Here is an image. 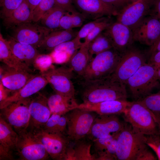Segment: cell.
Returning a JSON list of instances; mask_svg holds the SVG:
<instances>
[{
	"instance_id": "cell-1",
	"label": "cell",
	"mask_w": 160,
	"mask_h": 160,
	"mask_svg": "<svg viewBox=\"0 0 160 160\" xmlns=\"http://www.w3.org/2000/svg\"><path fill=\"white\" fill-rule=\"evenodd\" d=\"M81 79L78 84L83 103H94L110 100H127L126 85L112 81L110 77L95 80Z\"/></svg>"
},
{
	"instance_id": "cell-2",
	"label": "cell",
	"mask_w": 160,
	"mask_h": 160,
	"mask_svg": "<svg viewBox=\"0 0 160 160\" xmlns=\"http://www.w3.org/2000/svg\"><path fill=\"white\" fill-rule=\"evenodd\" d=\"M122 54L112 48L96 55L89 61L80 78L90 80L110 77L116 69Z\"/></svg>"
},
{
	"instance_id": "cell-3",
	"label": "cell",
	"mask_w": 160,
	"mask_h": 160,
	"mask_svg": "<svg viewBox=\"0 0 160 160\" xmlns=\"http://www.w3.org/2000/svg\"><path fill=\"white\" fill-rule=\"evenodd\" d=\"M157 70L155 66L146 63L128 80L126 85L128 87L134 101H139L151 95L159 86Z\"/></svg>"
},
{
	"instance_id": "cell-4",
	"label": "cell",
	"mask_w": 160,
	"mask_h": 160,
	"mask_svg": "<svg viewBox=\"0 0 160 160\" xmlns=\"http://www.w3.org/2000/svg\"><path fill=\"white\" fill-rule=\"evenodd\" d=\"M145 137L134 131L129 124H125L117 134V160H137L142 151L148 147Z\"/></svg>"
},
{
	"instance_id": "cell-5",
	"label": "cell",
	"mask_w": 160,
	"mask_h": 160,
	"mask_svg": "<svg viewBox=\"0 0 160 160\" xmlns=\"http://www.w3.org/2000/svg\"><path fill=\"white\" fill-rule=\"evenodd\" d=\"M123 114L125 121L135 132L145 135L159 132L149 110L138 101L130 102Z\"/></svg>"
},
{
	"instance_id": "cell-6",
	"label": "cell",
	"mask_w": 160,
	"mask_h": 160,
	"mask_svg": "<svg viewBox=\"0 0 160 160\" xmlns=\"http://www.w3.org/2000/svg\"><path fill=\"white\" fill-rule=\"evenodd\" d=\"M147 56L133 46L122 53L116 69L110 77L112 81L126 85L128 80L146 63Z\"/></svg>"
},
{
	"instance_id": "cell-7",
	"label": "cell",
	"mask_w": 160,
	"mask_h": 160,
	"mask_svg": "<svg viewBox=\"0 0 160 160\" xmlns=\"http://www.w3.org/2000/svg\"><path fill=\"white\" fill-rule=\"evenodd\" d=\"M70 112L66 115L68 137L76 142L88 135L97 114L79 108Z\"/></svg>"
},
{
	"instance_id": "cell-8",
	"label": "cell",
	"mask_w": 160,
	"mask_h": 160,
	"mask_svg": "<svg viewBox=\"0 0 160 160\" xmlns=\"http://www.w3.org/2000/svg\"><path fill=\"white\" fill-rule=\"evenodd\" d=\"M31 98L13 102L1 109V116L18 134L27 130L30 115L29 106Z\"/></svg>"
},
{
	"instance_id": "cell-9",
	"label": "cell",
	"mask_w": 160,
	"mask_h": 160,
	"mask_svg": "<svg viewBox=\"0 0 160 160\" xmlns=\"http://www.w3.org/2000/svg\"><path fill=\"white\" fill-rule=\"evenodd\" d=\"M41 74L55 93L75 98V89L72 80L74 78V73L68 67H54Z\"/></svg>"
},
{
	"instance_id": "cell-10",
	"label": "cell",
	"mask_w": 160,
	"mask_h": 160,
	"mask_svg": "<svg viewBox=\"0 0 160 160\" xmlns=\"http://www.w3.org/2000/svg\"><path fill=\"white\" fill-rule=\"evenodd\" d=\"M18 134L16 150L22 160H43L49 155L39 140L27 130Z\"/></svg>"
},
{
	"instance_id": "cell-11",
	"label": "cell",
	"mask_w": 160,
	"mask_h": 160,
	"mask_svg": "<svg viewBox=\"0 0 160 160\" xmlns=\"http://www.w3.org/2000/svg\"><path fill=\"white\" fill-rule=\"evenodd\" d=\"M39 140L51 158L64 160L69 139L63 134L53 133L42 128L32 131Z\"/></svg>"
},
{
	"instance_id": "cell-12",
	"label": "cell",
	"mask_w": 160,
	"mask_h": 160,
	"mask_svg": "<svg viewBox=\"0 0 160 160\" xmlns=\"http://www.w3.org/2000/svg\"><path fill=\"white\" fill-rule=\"evenodd\" d=\"M33 22L20 25L12 29L11 37L19 42L38 48L52 31Z\"/></svg>"
},
{
	"instance_id": "cell-13",
	"label": "cell",
	"mask_w": 160,
	"mask_h": 160,
	"mask_svg": "<svg viewBox=\"0 0 160 160\" xmlns=\"http://www.w3.org/2000/svg\"><path fill=\"white\" fill-rule=\"evenodd\" d=\"M154 0H139L128 4L116 15V21L132 30L149 14Z\"/></svg>"
},
{
	"instance_id": "cell-14",
	"label": "cell",
	"mask_w": 160,
	"mask_h": 160,
	"mask_svg": "<svg viewBox=\"0 0 160 160\" xmlns=\"http://www.w3.org/2000/svg\"><path fill=\"white\" fill-rule=\"evenodd\" d=\"M147 16L132 30L135 41L151 46L160 38V19L152 14Z\"/></svg>"
},
{
	"instance_id": "cell-15",
	"label": "cell",
	"mask_w": 160,
	"mask_h": 160,
	"mask_svg": "<svg viewBox=\"0 0 160 160\" xmlns=\"http://www.w3.org/2000/svg\"><path fill=\"white\" fill-rule=\"evenodd\" d=\"M125 124L120 120L117 115H98L95 119L87 135L93 140L105 137L119 132Z\"/></svg>"
},
{
	"instance_id": "cell-16",
	"label": "cell",
	"mask_w": 160,
	"mask_h": 160,
	"mask_svg": "<svg viewBox=\"0 0 160 160\" xmlns=\"http://www.w3.org/2000/svg\"><path fill=\"white\" fill-rule=\"evenodd\" d=\"M104 31L111 39L113 47L120 52L123 53L133 46V32L127 26L116 21Z\"/></svg>"
},
{
	"instance_id": "cell-17",
	"label": "cell",
	"mask_w": 160,
	"mask_h": 160,
	"mask_svg": "<svg viewBox=\"0 0 160 160\" xmlns=\"http://www.w3.org/2000/svg\"><path fill=\"white\" fill-rule=\"evenodd\" d=\"M47 100L41 94L31 99L29 106L30 115L29 126L33 131L43 128L52 115Z\"/></svg>"
},
{
	"instance_id": "cell-18",
	"label": "cell",
	"mask_w": 160,
	"mask_h": 160,
	"mask_svg": "<svg viewBox=\"0 0 160 160\" xmlns=\"http://www.w3.org/2000/svg\"><path fill=\"white\" fill-rule=\"evenodd\" d=\"M71 0L76 9L83 14L86 18L95 20L104 16L110 17L112 15H117L113 9L101 0Z\"/></svg>"
},
{
	"instance_id": "cell-19",
	"label": "cell",
	"mask_w": 160,
	"mask_h": 160,
	"mask_svg": "<svg viewBox=\"0 0 160 160\" xmlns=\"http://www.w3.org/2000/svg\"><path fill=\"white\" fill-rule=\"evenodd\" d=\"M33 75L29 71L6 65L0 67V82L5 88L14 93L23 87Z\"/></svg>"
},
{
	"instance_id": "cell-20",
	"label": "cell",
	"mask_w": 160,
	"mask_h": 160,
	"mask_svg": "<svg viewBox=\"0 0 160 160\" xmlns=\"http://www.w3.org/2000/svg\"><path fill=\"white\" fill-rule=\"evenodd\" d=\"M48 83L41 74L33 75L20 89L0 102V109L13 102L30 98L44 88Z\"/></svg>"
},
{
	"instance_id": "cell-21",
	"label": "cell",
	"mask_w": 160,
	"mask_h": 160,
	"mask_svg": "<svg viewBox=\"0 0 160 160\" xmlns=\"http://www.w3.org/2000/svg\"><path fill=\"white\" fill-rule=\"evenodd\" d=\"M130 102L127 100H114L94 103H82L77 108L92 111L100 115L123 114Z\"/></svg>"
},
{
	"instance_id": "cell-22",
	"label": "cell",
	"mask_w": 160,
	"mask_h": 160,
	"mask_svg": "<svg viewBox=\"0 0 160 160\" xmlns=\"http://www.w3.org/2000/svg\"><path fill=\"white\" fill-rule=\"evenodd\" d=\"M7 40L13 54L18 60L29 67L33 65L40 55L37 48L19 42L11 37Z\"/></svg>"
},
{
	"instance_id": "cell-23",
	"label": "cell",
	"mask_w": 160,
	"mask_h": 160,
	"mask_svg": "<svg viewBox=\"0 0 160 160\" xmlns=\"http://www.w3.org/2000/svg\"><path fill=\"white\" fill-rule=\"evenodd\" d=\"M47 101L52 114L65 115L77 108L79 105L75 98L55 93L47 98Z\"/></svg>"
},
{
	"instance_id": "cell-24",
	"label": "cell",
	"mask_w": 160,
	"mask_h": 160,
	"mask_svg": "<svg viewBox=\"0 0 160 160\" xmlns=\"http://www.w3.org/2000/svg\"><path fill=\"white\" fill-rule=\"evenodd\" d=\"M33 21L32 14L29 5L26 0L8 17L4 19L6 27L12 29L20 25Z\"/></svg>"
},
{
	"instance_id": "cell-25",
	"label": "cell",
	"mask_w": 160,
	"mask_h": 160,
	"mask_svg": "<svg viewBox=\"0 0 160 160\" xmlns=\"http://www.w3.org/2000/svg\"><path fill=\"white\" fill-rule=\"evenodd\" d=\"M77 32L73 29L52 31L45 37L38 48L52 52L58 45L74 39Z\"/></svg>"
},
{
	"instance_id": "cell-26",
	"label": "cell",
	"mask_w": 160,
	"mask_h": 160,
	"mask_svg": "<svg viewBox=\"0 0 160 160\" xmlns=\"http://www.w3.org/2000/svg\"><path fill=\"white\" fill-rule=\"evenodd\" d=\"M89 45L83 44L72 56L68 62V67L80 78L83 75L90 61Z\"/></svg>"
},
{
	"instance_id": "cell-27",
	"label": "cell",
	"mask_w": 160,
	"mask_h": 160,
	"mask_svg": "<svg viewBox=\"0 0 160 160\" xmlns=\"http://www.w3.org/2000/svg\"><path fill=\"white\" fill-rule=\"evenodd\" d=\"M0 60L6 65L17 69L29 72L31 71L29 67L18 60L13 54L7 40L0 33Z\"/></svg>"
},
{
	"instance_id": "cell-28",
	"label": "cell",
	"mask_w": 160,
	"mask_h": 160,
	"mask_svg": "<svg viewBox=\"0 0 160 160\" xmlns=\"http://www.w3.org/2000/svg\"><path fill=\"white\" fill-rule=\"evenodd\" d=\"M76 142L73 148L68 147L64 160H96V156L91 153V143L80 140Z\"/></svg>"
},
{
	"instance_id": "cell-29",
	"label": "cell",
	"mask_w": 160,
	"mask_h": 160,
	"mask_svg": "<svg viewBox=\"0 0 160 160\" xmlns=\"http://www.w3.org/2000/svg\"><path fill=\"white\" fill-rule=\"evenodd\" d=\"M18 134L1 116H0V145L12 150H16Z\"/></svg>"
},
{
	"instance_id": "cell-30",
	"label": "cell",
	"mask_w": 160,
	"mask_h": 160,
	"mask_svg": "<svg viewBox=\"0 0 160 160\" xmlns=\"http://www.w3.org/2000/svg\"><path fill=\"white\" fill-rule=\"evenodd\" d=\"M66 12L61 8L55 5L47 12L40 20L42 25L52 31L59 28L61 18Z\"/></svg>"
},
{
	"instance_id": "cell-31",
	"label": "cell",
	"mask_w": 160,
	"mask_h": 160,
	"mask_svg": "<svg viewBox=\"0 0 160 160\" xmlns=\"http://www.w3.org/2000/svg\"><path fill=\"white\" fill-rule=\"evenodd\" d=\"M112 48L113 47L111 39L103 31L89 44V52L90 60L94 55H96Z\"/></svg>"
},
{
	"instance_id": "cell-32",
	"label": "cell",
	"mask_w": 160,
	"mask_h": 160,
	"mask_svg": "<svg viewBox=\"0 0 160 160\" xmlns=\"http://www.w3.org/2000/svg\"><path fill=\"white\" fill-rule=\"evenodd\" d=\"M67 126L65 115L52 114L43 129L50 132L63 134Z\"/></svg>"
},
{
	"instance_id": "cell-33",
	"label": "cell",
	"mask_w": 160,
	"mask_h": 160,
	"mask_svg": "<svg viewBox=\"0 0 160 160\" xmlns=\"http://www.w3.org/2000/svg\"><path fill=\"white\" fill-rule=\"evenodd\" d=\"M76 37L73 39L62 43L55 47L52 51L65 53L71 57L83 44Z\"/></svg>"
},
{
	"instance_id": "cell-34",
	"label": "cell",
	"mask_w": 160,
	"mask_h": 160,
	"mask_svg": "<svg viewBox=\"0 0 160 160\" xmlns=\"http://www.w3.org/2000/svg\"><path fill=\"white\" fill-rule=\"evenodd\" d=\"M55 5V0H41L32 13L33 22L40 20L43 15Z\"/></svg>"
},
{
	"instance_id": "cell-35",
	"label": "cell",
	"mask_w": 160,
	"mask_h": 160,
	"mask_svg": "<svg viewBox=\"0 0 160 160\" xmlns=\"http://www.w3.org/2000/svg\"><path fill=\"white\" fill-rule=\"evenodd\" d=\"M152 112L160 113V91L147 96L137 101Z\"/></svg>"
},
{
	"instance_id": "cell-36",
	"label": "cell",
	"mask_w": 160,
	"mask_h": 160,
	"mask_svg": "<svg viewBox=\"0 0 160 160\" xmlns=\"http://www.w3.org/2000/svg\"><path fill=\"white\" fill-rule=\"evenodd\" d=\"M107 17L100 23L85 38L83 44L89 45L97 36L105 30L112 23Z\"/></svg>"
},
{
	"instance_id": "cell-37",
	"label": "cell",
	"mask_w": 160,
	"mask_h": 160,
	"mask_svg": "<svg viewBox=\"0 0 160 160\" xmlns=\"http://www.w3.org/2000/svg\"><path fill=\"white\" fill-rule=\"evenodd\" d=\"M23 0H1L0 6L2 17L4 19L9 17L22 3Z\"/></svg>"
},
{
	"instance_id": "cell-38",
	"label": "cell",
	"mask_w": 160,
	"mask_h": 160,
	"mask_svg": "<svg viewBox=\"0 0 160 160\" xmlns=\"http://www.w3.org/2000/svg\"><path fill=\"white\" fill-rule=\"evenodd\" d=\"M52 63V58L50 55L40 54L36 60L33 65L42 73L54 67Z\"/></svg>"
},
{
	"instance_id": "cell-39",
	"label": "cell",
	"mask_w": 160,
	"mask_h": 160,
	"mask_svg": "<svg viewBox=\"0 0 160 160\" xmlns=\"http://www.w3.org/2000/svg\"><path fill=\"white\" fill-rule=\"evenodd\" d=\"M105 17H100L84 25L78 32L76 37L80 40L83 38L85 39Z\"/></svg>"
},
{
	"instance_id": "cell-40",
	"label": "cell",
	"mask_w": 160,
	"mask_h": 160,
	"mask_svg": "<svg viewBox=\"0 0 160 160\" xmlns=\"http://www.w3.org/2000/svg\"><path fill=\"white\" fill-rule=\"evenodd\" d=\"M146 143L155 152L158 160H160V133L145 135Z\"/></svg>"
},
{
	"instance_id": "cell-41",
	"label": "cell",
	"mask_w": 160,
	"mask_h": 160,
	"mask_svg": "<svg viewBox=\"0 0 160 160\" xmlns=\"http://www.w3.org/2000/svg\"><path fill=\"white\" fill-rule=\"evenodd\" d=\"M117 132L105 137L97 138L93 140L96 151L98 153L105 150L108 145L115 137Z\"/></svg>"
},
{
	"instance_id": "cell-42",
	"label": "cell",
	"mask_w": 160,
	"mask_h": 160,
	"mask_svg": "<svg viewBox=\"0 0 160 160\" xmlns=\"http://www.w3.org/2000/svg\"><path fill=\"white\" fill-rule=\"evenodd\" d=\"M110 6L117 14L129 4L128 0H101Z\"/></svg>"
},
{
	"instance_id": "cell-43",
	"label": "cell",
	"mask_w": 160,
	"mask_h": 160,
	"mask_svg": "<svg viewBox=\"0 0 160 160\" xmlns=\"http://www.w3.org/2000/svg\"><path fill=\"white\" fill-rule=\"evenodd\" d=\"M50 55L52 58L53 63L56 64L67 63L71 58L68 55L63 52L52 51Z\"/></svg>"
},
{
	"instance_id": "cell-44",
	"label": "cell",
	"mask_w": 160,
	"mask_h": 160,
	"mask_svg": "<svg viewBox=\"0 0 160 160\" xmlns=\"http://www.w3.org/2000/svg\"><path fill=\"white\" fill-rule=\"evenodd\" d=\"M59 28L64 30L73 29V28L70 12H66L62 17L60 21Z\"/></svg>"
},
{
	"instance_id": "cell-45",
	"label": "cell",
	"mask_w": 160,
	"mask_h": 160,
	"mask_svg": "<svg viewBox=\"0 0 160 160\" xmlns=\"http://www.w3.org/2000/svg\"><path fill=\"white\" fill-rule=\"evenodd\" d=\"M71 14L73 28L81 27L86 19L85 16L77 10L73 11Z\"/></svg>"
},
{
	"instance_id": "cell-46",
	"label": "cell",
	"mask_w": 160,
	"mask_h": 160,
	"mask_svg": "<svg viewBox=\"0 0 160 160\" xmlns=\"http://www.w3.org/2000/svg\"><path fill=\"white\" fill-rule=\"evenodd\" d=\"M55 5L70 13L76 11L71 0H55Z\"/></svg>"
},
{
	"instance_id": "cell-47",
	"label": "cell",
	"mask_w": 160,
	"mask_h": 160,
	"mask_svg": "<svg viewBox=\"0 0 160 160\" xmlns=\"http://www.w3.org/2000/svg\"><path fill=\"white\" fill-rule=\"evenodd\" d=\"M12 150L0 145V159H13Z\"/></svg>"
},
{
	"instance_id": "cell-48",
	"label": "cell",
	"mask_w": 160,
	"mask_h": 160,
	"mask_svg": "<svg viewBox=\"0 0 160 160\" xmlns=\"http://www.w3.org/2000/svg\"><path fill=\"white\" fill-rule=\"evenodd\" d=\"M156 158L149 150L148 147L144 149L138 157L137 160H155Z\"/></svg>"
},
{
	"instance_id": "cell-49",
	"label": "cell",
	"mask_w": 160,
	"mask_h": 160,
	"mask_svg": "<svg viewBox=\"0 0 160 160\" xmlns=\"http://www.w3.org/2000/svg\"><path fill=\"white\" fill-rule=\"evenodd\" d=\"M148 63L155 66L158 69L160 66V51L150 56Z\"/></svg>"
},
{
	"instance_id": "cell-50",
	"label": "cell",
	"mask_w": 160,
	"mask_h": 160,
	"mask_svg": "<svg viewBox=\"0 0 160 160\" xmlns=\"http://www.w3.org/2000/svg\"><path fill=\"white\" fill-rule=\"evenodd\" d=\"M153 6V9L149 14L153 15L160 19V0H155Z\"/></svg>"
},
{
	"instance_id": "cell-51",
	"label": "cell",
	"mask_w": 160,
	"mask_h": 160,
	"mask_svg": "<svg viewBox=\"0 0 160 160\" xmlns=\"http://www.w3.org/2000/svg\"><path fill=\"white\" fill-rule=\"evenodd\" d=\"M160 51V38L152 46L148 52L147 55L149 57L153 54Z\"/></svg>"
},
{
	"instance_id": "cell-52",
	"label": "cell",
	"mask_w": 160,
	"mask_h": 160,
	"mask_svg": "<svg viewBox=\"0 0 160 160\" xmlns=\"http://www.w3.org/2000/svg\"><path fill=\"white\" fill-rule=\"evenodd\" d=\"M11 92L5 88L0 82V102L3 101L6 99L9 95V94Z\"/></svg>"
},
{
	"instance_id": "cell-53",
	"label": "cell",
	"mask_w": 160,
	"mask_h": 160,
	"mask_svg": "<svg viewBox=\"0 0 160 160\" xmlns=\"http://www.w3.org/2000/svg\"><path fill=\"white\" fill-rule=\"evenodd\" d=\"M28 3L32 13L41 0H26Z\"/></svg>"
},
{
	"instance_id": "cell-54",
	"label": "cell",
	"mask_w": 160,
	"mask_h": 160,
	"mask_svg": "<svg viewBox=\"0 0 160 160\" xmlns=\"http://www.w3.org/2000/svg\"><path fill=\"white\" fill-rule=\"evenodd\" d=\"M149 110L154 121L157 125L159 132L160 133V113H154Z\"/></svg>"
},
{
	"instance_id": "cell-55",
	"label": "cell",
	"mask_w": 160,
	"mask_h": 160,
	"mask_svg": "<svg viewBox=\"0 0 160 160\" xmlns=\"http://www.w3.org/2000/svg\"><path fill=\"white\" fill-rule=\"evenodd\" d=\"M129 4L135 2L139 0H128Z\"/></svg>"
},
{
	"instance_id": "cell-56",
	"label": "cell",
	"mask_w": 160,
	"mask_h": 160,
	"mask_svg": "<svg viewBox=\"0 0 160 160\" xmlns=\"http://www.w3.org/2000/svg\"><path fill=\"white\" fill-rule=\"evenodd\" d=\"M1 0H0V1H1Z\"/></svg>"
}]
</instances>
